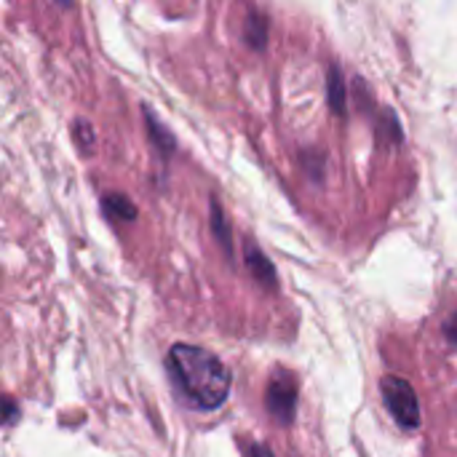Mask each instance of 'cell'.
I'll return each instance as SVG.
<instances>
[{
  "label": "cell",
  "mask_w": 457,
  "mask_h": 457,
  "mask_svg": "<svg viewBox=\"0 0 457 457\" xmlns=\"http://www.w3.org/2000/svg\"><path fill=\"white\" fill-rule=\"evenodd\" d=\"M166 370L182 402L198 412H214L230 396V372L222 359L206 348L187 343L171 345Z\"/></svg>",
  "instance_id": "cell-1"
},
{
  "label": "cell",
  "mask_w": 457,
  "mask_h": 457,
  "mask_svg": "<svg viewBox=\"0 0 457 457\" xmlns=\"http://www.w3.org/2000/svg\"><path fill=\"white\" fill-rule=\"evenodd\" d=\"M380 388H383V402L391 418L404 431H415L420 426V404H418L415 388L404 378H396V375H386Z\"/></svg>",
  "instance_id": "cell-2"
},
{
  "label": "cell",
  "mask_w": 457,
  "mask_h": 457,
  "mask_svg": "<svg viewBox=\"0 0 457 457\" xmlns=\"http://www.w3.org/2000/svg\"><path fill=\"white\" fill-rule=\"evenodd\" d=\"M268 412L273 415V420H278L281 426H289L295 412H297V383L289 372H276V378L268 386Z\"/></svg>",
  "instance_id": "cell-3"
},
{
  "label": "cell",
  "mask_w": 457,
  "mask_h": 457,
  "mask_svg": "<svg viewBox=\"0 0 457 457\" xmlns=\"http://www.w3.org/2000/svg\"><path fill=\"white\" fill-rule=\"evenodd\" d=\"M244 257H246V265H249L252 276H254L262 287L273 289V287L278 284V278H276V268H273V262L262 254V249H260V246H254L252 241H246V246H244Z\"/></svg>",
  "instance_id": "cell-4"
},
{
  "label": "cell",
  "mask_w": 457,
  "mask_h": 457,
  "mask_svg": "<svg viewBox=\"0 0 457 457\" xmlns=\"http://www.w3.org/2000/svg\"><path fill=\"white\" fill-rule=\"evenodd\" d=\"M209 217H212V233L214 238L220 241V246L225 249V254H233V236H230V225L225 220V212H222V204L217 195L209 198Z\"/></svg>",
  "instance_id": "cell-5"
},
{
  "label": "cell",
  "mask_w": 457,
  "mask_h": 457,
  "mask_svg": "<svg viewBox=\"0 0 457 457\" xmlns=\"http://www.w3.org/2000/svg\"><path fill=\"white\" fill-rule=\"evenodd\" d=\"M102 209L110 220H118V222H131L137 217V206L120 193H107L102 198Z\"/></svg>",
  "instance_id": "cell-6"
},
{
  "label": "cell",
  "mask_w": 457,
  "mask_h": 457,
  "mask_svg": "<svg viewBox=\"0 0 457 457\" xmlns=\"http://www.w3.org/2000/svg\"><path fill=\"white\" fill-rule=\"evenodd\" d=\"M327 99L335 115H345V80L337 67H329L327 72Z\"/></svg>",
  "instance_id": "cell-7"
},
{
  "label": "cell",
  "mask_w": 457,
  "mask_h": 457,
  "mask_svg": "<svg viewBox=\"0 0 457 457\" xmlns=\"http://www.w3.org/2000/svg\"><path fill=\"white\" fill-rule=\"evenodd\" d=\"M145 120H147V134H150V139L155 142V147L161 150V155L163 158H169L171 155V150H174V137L161 126V120L145 107Z\"/></svg>",
  "instance_id": "cell-8"
},
{
  "label": "cell",
  "mask_w": 457,
  "mask_h": 457,
  "mask_svg": "<svg viewBox=\"0 0 457 457\" xmlns=\"http://www.w3.org/2000/svg\"><path fill=\"white\" fill-rule=\"evenodd\" d=\"M244 37H246V43L252 46V48H265V43H268V21H265V16L262 13H249V19H246V27H244Z\"/></svg>",
  "instance_id": "cell-9"
},
{
  "label": "cell",
  "mask_w": 457,
  "mask_h": 457,
  "mask_svg": "<svg viewBox=\"0 0 457 457\" xmlns=\"http://www.w3.org/2000/svg\"><path fill=\"white\" fill-rule=\"evenodd\" d=\"M72 137H75V142H78L80 153H91V150H94V131H91V126H88V123L75 120Z\"/></svg>",
  "instance_id": "cell-10"
},
{
  "label": "cell",
  "mask_w": 457,
  "mask_h": 457,
  "mask_svg": "<svg viewBox=\"0 0 457 457\" xmlns=\"http://www.w3.org/2000/svg\"><path fill=\"white\" fill-rule=\"evenodd\" d=\"M303 163H305V169H308V174L319 182L321 177H324V158L321 155H316V153H311V150H305L303 153Z\"/></svg>",
  "instance_id": "cell-11"
},
{
  "label": "cell",
  "mask_w": 457,
  "mask_h": 457,
  "mask_svg": "<svg viewBox=\"0 0 457 457\" xmlns=\"http://www.w3.org/2000/svg\"><path fill=\"white\" fill-rule=\"evenodd\" d=\"M445 335H447V340H450V343H455L457 345V313H453V316L447 319V324H445Z\"/></svg>",
  "instance_id": "cell-12"
},
{
  "label": "cell",
  "mask_w": 457,
  "mask_h": 457,
  "mask_svg": "<svg viewBox=\"0 0 457 457\" xmlns=\"http://www.w3.org/2000/svg\"><path fill=\"white\" fill-rule=\"evenodd\" d=\"M252 457H273V453H270L265 445H254V447H252Z\"/></svg>",
  "instance_id": "cell-13"
},
{
  "label": "cell",
  "mask_w": 457,
  "mask_h": 457,
  "mask_svg": "<svg viewBox=\"0 0 457 457\" xmlns=\"http://www.w3.org/2000/svg\"><path fill=\"white\" fill-rule=\"evenodd\" d=\"M56 3H59V5H70L72 0H56Z\"/></svg>",
  "instance_id": "cell-14"
}]
</instances>
